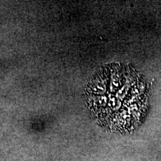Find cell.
<instances>
[{"mask_svg": "<svg viewBox=\"0 0 161 161\" xmlns=\"http://www.w3.org/2000/svg\"><path fill=\"white\" fill-rule=\"evenodd\" d=\"M88 109L96 120L112 131L126 134L142 124L148 109L143 81L128 66H106L86 88Z\"/></svg>", "mask_w": 161, "mask_h": 161, "instance_id": "6da1fadb", "label": "cell"}]
</instances>
